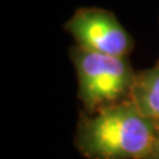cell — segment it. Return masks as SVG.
Instances as JSON below:
<instances>
[{
  "mask_svg": "<svg viewBox=\"0 0 159 159\" xmlns=\"http://www.w3.org/2000/svg\"><path fill=\"white\" fill-rule=\"evenodd\" d=\"M159 125L131 99L94 113L81 111L74 145L87 159H150Z\"/></svg>",
  "mask_w": 159,
  "mask_h": 159,
  "instance_id": "6da1fadb",
  "label": "cell"
},
{
  "mask_svg": "<svg viewBox=\"0 0 159 159\" xmlns=\"http://www.w3.org/2000/svg\"><path fill=\"white\" fill-rule=\"evenodd\" d=\"M78 79V98L85 113L129 100L137 72L127 58L94 53L73 46L70 50Z\"/></svg>",
  "mask_w": 159,
  "mask_h": 159,
  "instance_id": "7a4b0ae2",
  "label": "cell"
},
{
  "mask_svg": "<svg viewBox=\"0 0 159 159\" xmlns=\"http://www.w3.org/2000/svg\"><path fill=\"white\" fill-rule=\"evenodd\" d=\"M65 30L83 50L112 57L127 58L133 40L112 12L84 7L74 12Z\"/></svg>",
  "mask_w": 159,
  "mask_h": 159,
  "instance_id": "3957f363",
  "label": "cell"
},
{
  "mask_svg": "<svg viewBox=\"0 0 159 159\" xmlns=\"http://www.w3.org/2000/svg\"><path fill=\"white\" fill-rule=\"evenodd\" d=\"M130 99L145 117L159 125V64L137 72Z\"/></svg>",
  "mask_w": 159,
  "mask_h": 159,
  "instance_id": "277c9868",
  "label": "cell"
},
{
  "mask_svg": "<svg viewBox=\"0 0 159 159\" xmlns=\"http://www.w3.org/2000/svg\"><path fill=\"white\" fill-rule=\"evenodd\" d=\"M150 159H159V136H158V140L156 143V146L153 148V152L151 154Z\"/></svg>",
  "mask_w": 159,
  "mask_h": 159,
  "instance_id": "5b68a950",
  "label": "cell"
},
{
  "mask_svg": "<svg viewBox=\"0 0 159 159\" xmlns=\"http://www.w3.org/2000/svg\"><path fill=\"white\" fill-rule=\"evenodd\" d=\"M157 64H159V60H158V63H157Z\"/></svg>",
  "mask_w": 159,
  "mask_h": 159,
  "instance_id": "8992f818",
  "label": "cell"
}]
</instances>
